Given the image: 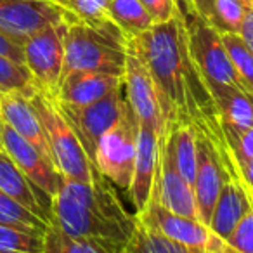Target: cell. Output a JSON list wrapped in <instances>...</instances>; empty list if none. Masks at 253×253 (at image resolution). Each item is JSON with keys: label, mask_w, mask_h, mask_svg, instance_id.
I'll return each instance as SVG.
<instances>
[{"label": "cell", "mask_w": 253, "mask_h": 253, "mask_svg": "<svg viewBox=\"0 0 253 253\" xmlns=\"http://www.w3.org/2000/svg\"><path fill=\"white\" fill-rule=\"evenodd\" d=\"M130 40L155 82L165 123L187 122L198 135L213 144L218 162L231 158L232 149L224 135L217 104L191 59L177 12Z\"/></svg>", "instance_id": "cell-1"}, {"label": "cell", "mask_w": 253, "mask_h": 253, "mask_svg": "<svg viewBox=\"0 0 253 253\" xmlns=\"http://www.w3.org/2000/svg\"><path fill=\"white\" fill-rule=\"evenodd\" d=\"M50 222L66 234L122 253L137 218L126 211L108 179L97 172L90 182L61 177L59 189L50 198Z\"/></svg>", "instance_id": "cell-2"}, {"label": "cell", "mask_w": 253, "mask_h": 253, "mask_svg": "<svg viewBox=\"0 0 253 253\" xmlns=\"http://www.w3.org/2000/svg\"><path fill=\"white\" fill-rule=\"evenodd\" d=\"M173 2H175V12L186 32L189 56L211 97L215 99L234 90L248 92L236 73L234 64L222 42L220 32H217L201 18L200 12L194 9L193 0H173Z\"/></svg>", "instance_id": "cell-3"}, {"label": "cell", "mask_w": 253, "mask_h": 253, "mask_svg": "<svg viewBox=\"0 0 253 253\" xmlns=\"http://www.w3.org/2000/svg\"><path fill=\"white\" fill-rule=\"evenodd\" d=\"M126 49L128 39L111 19L101 25L68 23L63 77L71 71H97L123 77Z\"/></svg>", "instance_id": "cell-4"}, {"label": "cell", "mask_w": 253, "mask_h": 253, "mask_svg": "<svg viewBox=\"0 0 253 253\" xmlns=\"http://www.w3.org/2000/svg\"><path fill=\"white\" fill-rule=\"evenodd\" d=\"M30 101L42 122L57 172L66 179L90 182L97 173V169L85 153L64 113L61 111L56 95L37 88Z\"/></svg>", "instance_id": "cell-5"}, {"label": "cell", "mask_w": 253, "mask_h": 253, "mask_svg": "<svg viewBox=\"0 0 253 253\" xmlns=\"http://www.w3.org/2000/svg\"><path fill=\"white\" fill-rule=\"evenodd\" d=\"M59 106L77 137L80 139L90 162L94 158L99 139L130 113V104L126 101L123 85L92 104L66 106L59 102Z\"/></svg>", "instance_id": "cell-6"}, {"label": "cell", "mask_w": 253, "mask_h": 253, "mask_svg": "<svg viewBox=\"0 0 253 253\" xmlns=\"http://www.w3.org/2000/svg\"><path fill=\"white\" fill-rule=\"evenodd\" d=\"M137 151V118L130 113L97 142L92 163L104 179L120 189H128Z\"/></svg>", "instance_id": "cell-7"}, {"label": "cell", "mask_w": 253, "mask_h": 253, "mask_svg": "<svg viewBox=\"0 0 253 253\" xmlns=\"http://www.w3.org/2000/svg\"><path fill=\"white\" fill-rule=\"evenodd\" d=\"M68 21L47 28L32 35L23 45L25 66L32 73L35 85L43 92L56 95L63 77L64 64V33Z\"/></svg>", "instance_id": "cell-8"}, {"label": "cell", "mask_w": 253, "mask_h": 253, "mask_svg": "<svg viewBox=\"0 0 253 253\" xmlns=\"http://www.w3.org/2000/svg\"><path fill=\"white\" fill-rule=\"evenodd\" d=\"M66 21V12L54 0H0V33L25 45L37 32Z\"/></svg>", "instance_id": "cell-9"}, {"label": "cell", "mask_w": 253, "mask_h": 253, "mask_svg": "<svg viewBox=\"0 0 253 253\" xmlns=\"http://www.w3.org/2000/svg\"><path fill=\"white\" fill-rule=\"evenodd\" d=\"M123 88L137 122L153 126L158 135H162L165 130V120L160 108L155 82L130 39H128L125 71H123Z\"/></svg>", "instance_id": "cell-10"}, {"label": "cell", "mask_w": 253, "mask_h": 253, "mask_svg": "<svg viewBox=\"0 0 253 253\" xmlns=\"http://www.w3.org/2000/svg\"><path fill=\"white\" fill-rule=\"evenodd\" d=\"M0 148L28 177L30 182L47 198H52L57 193L63 175L57 172L56 165L32 142L16 134L11 126L2 122H0Z\"/></svg>", "instance_id": "cell-11"}, {"label": "cell", "mask_w": 253, "mask_h": 253, "mask_svg": "<svg viewBox=\"0 0 253 253\" xmlns=\"http://www.w3.org/2000/svg\"><path fill=\"white\" fill-rule=\"evenodd\" d=\"M141 224L153 231L160 232L165 238L172 239L175 243L194 248H210V246L222 245L225 239L218 238L207 224L201 220L189 217H182L173 211L167 210L165 207L158 203L156 200L149 198L146 208L141 213L135 215Z\"/></svg>", "instance_id": "cell-12"}, {"label": "cell", "mask_w": 253, "mask_h": 253, "mask_svg": "<svg viewBox=\"0 0 253 253\" xmlns=\"http://www.w3.org/2000/svg\"><path fill=\"white\" fill-rule=\"evenodd\" d=\"M151 198L158 201L162 207H165L167 210L173 211V213L200 220L193 186L175 169L165 148V142H163V134L160 137L158 165H156Z\"/></svg>", "instance_id": "cell-13"}, {"label": "cell", "mask_w": 253, "mask_h": 253, "mask_svg": "<svg viewBox=\"0 0 253 253\" xmlns=\"http://www.w3.org/2000/svg\"><path fill=\"white\" fill-rule=\"evenodd\" d=\"M198 169L196 179L193 184L194 201H196L198 217L203 224H210L211 213H213L215 203L224 186V180L227 179V173L224 172L220 162H218L217 151L213 144L205 137L198 135ZM210 227V225H208Z\"/></svg>", "instance_id": "cell-14"}, {"label": "cell", "mask_w": 253, "mask_h": 253, "mask_svg": "<svg viewBox=\"0 0 253 253\" xmlns=\"http://www.w3.org/2000/svg\"><path fill=\"white\" fill-rule=\"evenodd\" d=\"M158 132L146 123L137 122V151H135L134 175L128 187V196L135 208V215L141 213L151 198L153 184H155L156 165L160 153Z\"/></svg>", "instance_id": "cell-15"}, {"label": "cell", "mask_w": 253, "mask_h": 253, "mask_svg": "<svg viewBox=\"0 0 253 253\" xmlns=\"http://www.w3.org/2000/svg\"><path fill=\"white\" fill-rule=\"evenodd\" d=\"M252 191L253 189L246 184L239 169L224 180V186L220 189L210 224H208L218 238L227 241L239 220L250 210V193Z\"/></svg>", "instance_id": "cell-16"}, {"label": "cell", "mask_w": 253, "mask_h": 253, "mask_svg": "<svg viewBox=\"0 0 253 253\" xmlns=\"http://www.w3.org/2000/svg\"><path fill=\"white\" fill-rule=\"evenodd\" d=\"M0 122L5 123L21 137L32 142L37 149L43 153L52 162L49 142L43 132L42 122L37 115L30 97L19 92L0 94ZM54 163V162H52Z\"/></svg>", "instance_id": "cell-17"}, {"label": "cell", "mask_w": 253, "mask_h": 253, "mask_svg": "<svg viewBox=\"0 0 253 253\" xmlns=\"http://www.w3.org/2000/svg\"><path fill=\"white\" fill-rule=\"evenodd\" d=\"M123 85V77L97 71H71L61 78L56 99L66 106H87Z\"/></svg>", "instance_id": "cell-18"}, {"label": "cell", "mask_w": 253, "mask_h": 253, "mask_svg": "<svg viewBox=\"0 0 253 253\" xmlns=\"http://www.w3.org/2000/svg\"><path fill=\"white\" fill-rule=\"evenodd\" d=\"M0 191L50 224V207L45 205L43 200H40L45 194L30 182L28 177L16 167V163L2 148H0Z\"/></svg>", "instance_id": "cell-19"}, {"label": "cell", "mask_w": 253, "mask_h": 253, "mask_svg": "<svg viewBox=\"0 0 253 253\" xmlns=\"http://www.w3.org/2000/svg\"><path fill=\"white\" fill-rule=\"evenodd\" d=\"M163 142L175 169L193 186L198 169V137L193 125L180 120L165 123Z\"/></svg>", "instance_id": "cell-20"}, {"label": "cell", "mask_w": 253, "mask_h": 253, "mask_svg": "<svg viewBox=\"0 0 253 253\" xmlns=\"http://www.w3.org/2000/svg\"><path fill=\"white\" fill-rule=\"evenodd\" d=\"M137 218V217H135ZM122 253H239L234 250L227 241L222 245L210 246V248H194V246H186L175 243L172 239L165 238L160 232L146 227L144 224L137 220L134 229V234L128 239L126 246Z\"/></svg>", "instance_id": "cell-21"}, {"label": "cell", "mask_w": 253, "mask_h": 253, "mask_svg": "<svg viewBox=\"0 0 253 253\" xmlns=\"http://www.w3.org/2000/svg\"><path fill=\"white\" fill-rule=\"evenodd\" d=\"M220 116L225 139L253 126V95L245 90L227 92L213 99Z\"/></svg>", "instance_id": "cell-22"}, {"label": "cell", "mask_w": 253, "mask_h": 253, "mask_svg": "<svg viewBox=\"0 0 253 253\" xmlns=\"http://www.w3.org/2000/svg\"><path fill=\"white\" fill-rule=\"evenodd\" d=\"M200 16L220 33H239L248 9L245 0H193Z\"/></svg>", "instance_id": "cell-23"}, {"label": "cell", "mask_w": 253, "mask_h": 253, "mask_svg": "<svg viewBox=\"0 0 253 253\" xmlns=\"http://www.w3.org/2000/svg\"><path fill=\"white\" fill-rule=\"evenodd\" d=\"M108 16L125 33L126 39H134L155 25L139 0H109Z\"/></svg>", "instance_id": "cell-24"}, {"label": "cell", "mask_w": 253, "mask_h": 253, "mask_svg": "<svg viewBox=\"0 0 253 253\" xmlns=\"http://www.w3.org/2000/svg\"><path fill=\"white\" fill-rule=\"evenodd\" d=\"M43 253H116L85 238H75L50 222L43 234Z\"/></svg>", "instance_id": "cell-25"}, {"label": "cell", "mask_w": 253, "mask_h": 253, "mask_svg": "<svg viewBox=\"0 0 253 253\" xmlns=\"http://www.w3.org/2000/svg\"><path fill=\"white\" fill-rule=\"evenodd\" d=\"M43 234L35 229L0 224V253H43Z\"/></svg>", "instance_id": "cell-26"}, {"label": "cell", "mask_w": 253, "mask_h": 253, "mask_svg": "<svg viewBox=\"0 0 253 253\" xmlns=\"http://www.w3.org/2000/svg\"><path fill=\"white\" fill-rule=\"evenodd\" d=\"M37 88L39 87L35 85L32 73L25 64L0 56V94L19 92L26 97H32Z\"/></svg>", "instance_id": "cell-27"}, {"label": "cell", "mask_w": 253, "mask_h": 253, "mask_svg": "<svg viewBox=\"0 0 253 253\" xmlns=\"http://www.w3.org/2000/svg\"><path fill=\"white\" fill-rule=\"evenodd\" d=\"M66 12V21H80L87 25H101L109 21V0H54Z\"/></svg>", "instance_id": "cell-28"}, {"label": "cell", "mask_w": 253, "mask_h": 253, "mask_svg": "<svg viewBox=\"0 0 253 253\" xmlns=\"http://www.w3.org/2000/svg\"><path fill=\"white\" fill-rule=\"evenodd\" d=\"M0 224L14 225V227L35 229V231L45 232L49 227V222L40 218L33 211H30L26 207L12 200L5 193L0 191Z\"/></svg>", "instance_id": "cell-29"}, {"label": "cell", "mask_w": 253, "mask_h": 253, "mask_svg": "<svg viewBox=\"0 0 253 253\" xmlns=\"http://www.w3.org/2000/svg\"><path fill=\"white\" fill-rule=\"evenodd\" d=\"M220 37L236 68V73L241 78L246 90L253 95V52L238 33H220Z\"/></svg>", "instance_id": "cell-30"}, {"label": "cell", "mask_w": 253, "mask_h": 253, "mask_svg": "<svg viewBox=\"0 0 253 253\" xmlns=\"http://www.w3.org/2000/svg\"><path fill=\"white\" fill-rule=\"evenodd\" d=\"M227 243L239 253H253V191L250 193V210L236 225Z\"/></svg>", "instance_id": "cell-31"}, {"label": "cell", "mask_w": 253, "mask_h": 253, "mask_svg": "<svg viewBox=\"0 0 253 253\" xmlns=\"http://www.w3.org/2000/svg\"><path fill=\"white\" fill-rule=\"evenodd\" d=\"M227 144L231 146L232 155H234L238 165L246 162V160L253 158V126L248 128V130L241 132V134L234 135V137H229Z\"/></svg>", "instance_id": "cell-32"}, {"label": "cell", "mask_w": 253, "mask_h": 253, "mask_svg": "<svg viewBox=\"0 0 253 253\" xmlns=\"http://www.w3.org/2000/svg\"><path fill=\"white\" fill-rule=\"evenodd\" d=\"M153 18V23H165L175 16V2L173 0H139Z\"/></svg>", "instance_id": "cell-33"}, {"label": "cell", "mask_w": 253, "mask_h": 253, "mask_svg": "<svg viewBox=\"0 0 253 253\" xmlns=\"http://www.w3.org/2000/svg\"><path fill=\"white\" fill-rule=\"evenodd\" d=\"M0 56H5L9 59L16 61V63L25 64V52L23 47L18 45L16 42H12L9 37H5L4 33H0Z\"/></svg>", "instance_id": "cell-34"}, {"label": "cell", "mask_w": 253, "mask_h": 253, "mask_svg": "<svg viewBox=\"0 0 253 253\" xmlns=\"http://www.w3.org/2000/svg\"><path fill=\"white\" fill-rule=\"evenodd\" d=\"M238 35L241 37L243 42L246 43V47L253 52V5H248V9H246Z\"/></svg>", "instance_id": "cell-35"}, {"label": "cell", "mask_w": 253, "mask_h": 253, "mask_svg": "<svg viewBox=\"0 0 253 253\" xmlns=\"http://www.w3.org/2000/svg\"><path fill=\"white\" fill-rule=\"evenodd\" d=\"M238 167H239V170H241L243 177H245L246 184H248V186L253 189V158H250V160H246V162L239 163Z\"/></svg>", "instance_id": "cell-36"}, {"label": "cell", "mask_w": 253, "mask_h": 253, "mask_svg": "<svg viewBox=\"0 0 253 253\" xmlns=\"http://www.w3.org/2000/svg\"><path fill=\"white\" fill-rule=\"evenodd\" d=\"M245 2H246V4H248V5H250V0H245Z\"/></svg>", "instance_id": "cell-37"}, {"label": "cell", "mask_w": 253, "mask_h": 253, "mask_svg": "<svg viewBox=\"0 0 253 253\" xmlns=\"http://www.w3.org/2000/svg\"><path fill=\"white\" fill-rule=\"evenodd\" d=\"M250 5H253V0H250Z\"/></svg>", "instance_id": "cell-38"}]
</instances>
